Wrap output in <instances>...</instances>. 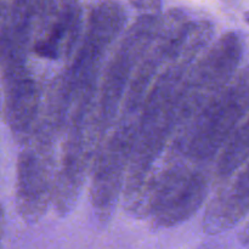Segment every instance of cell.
<instances>
[{"instance_id": "cell-10", "label": "cell", "mask_w": 249, "mask_h": 249, "mask_svg": "<svg viewBox=\"0 0 249 249\" xmlns=\"http://www.w3.org/2000/svg\"><path fill=\"white\" fill-rule=\"evenodd\" d=\"M190 21L184 12L178 10H170L164 16H160L155 38L129 85L119 118L134 119L138 117L148 90L174 55Z\"/></svg>"}, {"instance_id": "cell-7", "label": "cell", "mask_w": 249, "mask_h": 249, "mask_svg": "<svg viewBox=\"0 0 249 249\" xmlns=\"http://www.w3.org/2000/svg\"><path fill=\"white\" fill-rule=\"evenodd\" d=\"M242 55V40L238 34L229 32L197 58L182 79L175 100L180 129L192 121L232 80Z\"/></svg>"}, {"instance_id": "cell-13", "label": "cell", "mask_w": 249, "mask_h": 249, "mask_svg": "<svg viewBox=\"0 0 249 249\" xmlns=\"http://www.w3.org/2000/svg\"><path fill=\"white\" fill-rule=\"evenodd\" d=\"M249 160V116L238 125L220 151L216 162V177L226 179L240 170Z\"/></svg>"}, {"instance_id": "cell-15", "label": "cell", "mask_w": 249, "mask_h": 249, "mask_svg": "<svg viewBox=\"0 0 249 249\" xmlns=\"http://www.w3.org/2000/svg\"><path fill=\"white\" fill-rule=\"evenodd\" d=\"M245 21H246V22H247V23L249 24V11L247 12V14H246V15H245Z\"/></svg>"}, {"instance_id": "cell-5", "label": "cell", "mask_w": 249, "mask_h": 249, "mask_svg": "<svg viewBox=\"0 0 249 249\" xmlns=\"http://www.w3.org/2000/svg\"><path fill=\"white\" fill-rule=\"evenodd\" d=\"M96 97L97 94L79 97L65 126V141L56 165L53 196V204L61 215L74 208L85 175L102 141L97 126Z\"/></svg>"}, {"instance_id": "cell-8", "label": "cell", "mask_w": 249, "mask_h": 249, "mask_svg": "<svg viewBox=\"0 0 249 249\" xmlns=\"http://www.w3.org/2000/svg\"><path fill=\"white\" fill-rule=\"evenodd\" d=\"M136 131V118H119L111 134L101 141L92 160L90 201L101 223L111 220L123 195Z\"/></svg>"}, {"instance_id": "cell-14", "label": "cell", "mask_w": 249, "mask_h": 249, "mask_svg": "<svg viewBox=\"0 0 249 249\" xmlns=\"http://www.w3.org/2000/svg\"><path fill=\"white\" fill-rule=\"evenodd\" d=\"M2 233H4V211H2V207L0 206V246H1Z\"/></svg>"}, {"instance_id": "cell-9", "label": "cell", "mask_w": 249, "mask_h": 249, "mask_svg": "<svg viewBox=\"0 0 249 249\" xmlns=\"http://www.w3.org/2000/svg\"><path fill=\"white\" fill-rule=\"evenodd\" d=\"M53 141V136L36 129L18 155L16 206L27 223L40 220L53 203L56 174Z\"/></svg>"}, {"instance_id": "cell-11", "label": "cell", "mask_w": 249, "mask_h": 249, "mask_svg": "<svg viewBox=\"0 0 249 249\" xmlns=\"http://www.w3.org/2000/svg\"><path fill=\"white\" fill-rule=\"evenodd\" d=\"M82 9L75 2H40L31 50L44 60H60L77 46Z\"/></svg>"}, {"instance_id": "cell-12", "label": "cell", "mask_w": 249, "mask_h": 249, "mask_svg": "<svg viewBox=\"0 0 249 249\" xmlns=\"http://www.w3.org/2000/svg\"><path fill=\"white\" fill-rule=\"evenodd\" d=\"M249 212V160L228 187L209 203L203 219L206 232H223L235 226Z\"/></svg>"}, {"instance_id": "cell-3", "label": "cell", "mask_w": 249, "mask_h": 249, "mask_svg": "<svg viewBox=\"0 0 249 249\" xmlns=\"http://www.w3.org/2000/svg\"><path fill=\"white\" fill-rule=\"evenodd\" d=\"M125 23L126 10L119 2H99L90 10L72 63L50 90L68 111L79 97L97 92L100 71Z\"/></svg>"}, {"instance_id": "cell-1", "label": "cell", "mask_w": 249, "mask_h": 249, "mask_svg": "<svg viewBox=\"0 0 249 249\" xmlns=\"http://www.w3.org/2000/svg\"><path fill=\"white\" fill-rule=\"evenodd\" d=\"M33 28L31 12L14 10L0 36L6 119L12 135L21 145L36 131L41 109L38 80L28 62Z\"/></svg>"}, {"instance_id": "cell-2", "label": "cell", "mask_w": 249, "mask_h": 249, "mask_svg": "<svg viewBox=\"0 0 249 249\" xmlns=\"http://www.w3.org/2000/svg\"><path fill=\"white\" fill-rule=\"evenodd\" d=\"M208 195V179L195 165L175 157L155 169L129 212L150 220L153 228L169 229L194 216Z\"/></svg>"}, {"instance_id": "cell-6", "label": "cell", "mask_w": 249, "mask_h": 249, "mask_svg": "<svg viewBox=\"0 0 249 249\" xmlns=\"http://www.w3.org/2000/svg\"><path fill=\"white\" fill-rule=\"evenodd\" d=\"M160 22L158 10L145 11L125 28L114 48L96 97L97 126L102 140L116 124L131 79L155 38Z\"/></svg>"}, {"instance_id": "cell-4", "label": "cell", "mask_w": 249, "mask_h": 249, "mask_svg": "<svg viewBox=\"0 0 249 249\" xmlns=\"http://www.w3.org/2000/svg\"><path fill=\"white\" fill-rule=\"evenodd\" d=\"M249 113V66L179 130L172 141L175 156L197 165L215 157Z\"/></svg>"}]
</instances>
